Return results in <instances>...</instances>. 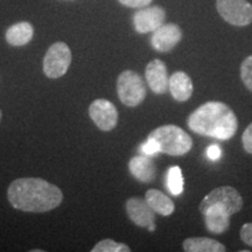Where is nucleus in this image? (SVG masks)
<instances>
[{"label":"nucleus","instance_id":"obj_28","mask_svg":"<svg viewBox=\"0 0 252 252\" xmlns=\"http://www.w3.org/2000/svg\"><path fill=\"white\" fill-rule=\"evenodd\" d=\"M40 251H42V250H32V252H40Z\"/></svg>","mask_w":252,"mask_h":252},{"label":"nucleus","instance_id":"obj_22","mask_svg":"<svg viewBox=\"0 0 252 252\" xmlns=\"http://www.w3.org/2000/svg\"><path fill=\"white\" fill-rule=\"evenodd\" d=\"M140 151H141V153L145 154V156H149V157L157 156L158 153H160L158 144L153 139H150V138H147L146 143H144L143 145H141Z\"/></svg>","mask_w":252,"mask_h":252},{"label":"nucleus","instance_id":"obj_17","mask_svg":"<svg viewBox=\"0 0 252 252\" xmlns=\"http://www.w3.org/2000/svg\"><path fill=\"white\" fill-rule=\"evenodd\" d=\"M34 30L30 23L23 21L12 25L6 32V40L9 45L20 47L27 45L30 41L33 39Z\"/></svg>","mask_w":252,"mask_h":252},{"label":"nucleus","instance_id":"obj_14","mask_svg":"<svg viewBox=\"0 0 252 252\" xmlns=\"http://www.w3.org/2000/svg\"><path fill=\"white\" fill-rule=\"evenodd\" d=\"M128 169L137 180L144 184L153 181L157 176V166L149 156L133 157L128 162Z\"/></svg>","mask_w":252,"mask_h":252},{"label":"nucleus","instance_id":"obj_11","mask_svg":"<svg viewBox=\"0 0 252 252\" xmlns=\"http://www.w3.org/2000/svg\"><path fill=\"white\" fill-rule=\"evenodd\" d=\"M126 213L135 225L149 228L156 222V213L145 200L139 197L128 198L126 202Z\"/></svg>","mask_w":252,"mask_h":252},{"label":"nucleus","instance_id":"obj_20","mask_svg":"<svg viewBox=\"0 0 252 252\" xmlns=\"http://www.w3.org/2000/svg\"><path fill=\"white\" fill-rule=\"evenodd\" d=\"M93 252H130L131 249L126 244L117 243L113 239L106 238L97 243L93 248Z\"/></svg>","mask_w":252,"mask_h":252},{"label":"nucleus","instance_id":"obj_7","mask_svg":"<svg viewBox=\"0 0 252 252\" xmlns=\"http://www.w3.org/2000/svg\"><path fill=\"white\" fill-rule=\"evenodd\" d=\"M216 8L230 25L243 27L252 23V5L248 0H217Z\"/></svg>","mask_w":252,"mask_h":252},{"label":"nucleus","instance_id":"obj_18","mask_svg":"<svg viewBox=\"0 0 252 252\" xmlns=\"http://www.w3.org/2000/svg\"><path fill=\"white\" fill-rule=\"evenodd\" d=\"M184 250L187 252H223L226 249L213 238L190 237L184 242Z\"/></svg>","mask_w":252,"mask_h":252},{"label":"nucleus","instance_id":"obj_19","mask_svg":"<svg viewBox=\"0 0 252 252\" xmlns=\"http://www.w3.org/2000/svg\"><path fill=\"white\" fill-rule=\"evenodd\" d=\"M184 176L179 166H173L167 172V188L175 196L184 191Z\"/></svg>","mask_w":252,"mask_h":252},{"label":"nucleus","instance_id":"obj_23","mask_svg":"<svg viewBox=\"0 0 252 252\" xmlns=\"http://www.w3.org/2000/svg\"><path fill=\"white\" fill-rule=\"evenodd\" d=\"M242 143H243L245 152L252 154V123L243 132V135H242Z\"/></svg>","mask_w":252,"mask_h":252},{"label":"nucleus","instance_id":"obj_2","mask_svg":"<svg viewBox=\"0 0 252 252\" xmlns=\"http://www.w3.org/2000/svg\"><path fill=\"white\" fill-rule=\"evenodd\" d=\"M189 130L204 137L229 140L236 134L238 121L235 112L222 102H207L187 119Z\"/></svg>","mask_w":252,"mask_h":252},{"label":"nucleus","instance_id":"obj_25","mask_svg":"<svg viewBox=\"0 0 252 252\" xmlns=\"http://www.w3.org/2000/svg\"><path fill=\"white\" fill-rule=\"evenodd\" d=\"M119 2H121L122 5L126 6V7L141 8L150 5L151 2H152V0H119Z\"/></svg>","mask_w":252,"mask_h":252},{"label":"nucleus","instance_id":"obj_9","mask_svg":"<svg viewBox=\"0 0 252 252\" xmlns=\"http://www.w3.org/2000/svg\"><path fill=\"white\" fill-rule=\"evenodd\" d=\"M182 39L181 28L175 24L161 25L153 32L151 37V45L157 52H171Z\"/></svg>","mask_w":252,"mask_h":252},{"label":"nucleus","instance_id":"obj_27","mask_svg":"<svg viewBox=\"0 0 252 252\" xmlns=\"http://www.w3.org/2000/svg\"><path fill=\"white\" fill-rule=\"evenodd\" d=\"M149 230H150V231H154V230H156V224H154V223H153V224H151L149 226Z\"/></svg>","mask_w":252,"mask_h":252},{"label":"nucleus","instance_id":"obj_8","mask_svg":"<svg viewBox=\"0 0 252 252\" xmlns=\"http://www.w3.org/2000/svg\"><path fill=\"white\" fill-rule=\"evenodd\" d=\"M90 118L102 131H111L118 122V111L110 100L99 98L94 100L89 108Z\"/></svg>","mask_w":252,"mask_h":252},{"label":"nucleus","instance_id":"obj_6","mask_svg":"<svg viewBox=\"0 0 252 252\" xmlns=\"http://www.w3.org/2000/svg\"><path fill=\"white\" fill-rule=\"evenodd\" d=\"M71 63V52L64 42L50 46L43 59V72L49 78H60L68 71Z\"/></svg>","mask_w":252,"mask_h":252},{"label":"nucleus","instance_id":"obj_10","mask_svg":"<svg viewBox=\"0 0 252 252\" xmlns=\"http://www.w3.org/2000/svg\"><path fill=\"white\" fill-rule=\"evenodd\" d=\"M166 18V12L159 6H151L143 8L133 15V25L135 31L140 34L150 33L158 30L163 25Z\"/></svg>","mask_w":252,"mask_h":252},{"label":"nucleus","instance_id":"obj_5","mask_svg":"<svg viewBox=\"0 0 252 252\" xmlns=\"http://www.w3.org/2000/svg\"><path fill=\"white\" fill-rule=\"evenodd\" d=\"M214 204H220L224 207L226 213L231 216L243 208V197L238 193L237 189L230 186H223V187L213 189L209 194L203 197L200 203V212L203 214L208 208Z\"/></svg>","mask_w":252,"mask_h":252},{"label":"nucleus","instance_id":"obj_15","mask_svg":"<svg viewBox=\"0 0 252 252\" xmlns=\"http://www.w3.org/2000/svg\"><path fill=\"white\" fill-rule=\"evenodd\" d=\"M168 90L173 98L178 102H186L191 97L194 91L193 82L184 71H176L169 77Z\"/></svg>","mask_w":252,"mask_h":252},{"label":"nucleus","instance_id":"obj_13","mask_svg":"<svg viewBox=\"0 0 252 252\" xmlns=\"http://www.w3.org/2000/svg\"><path fill=\"white\" fill-rule=\"evenodd\" d=\"M203 215L207 229L213 234L220 235L229 229L230 215L226 213L224 207H222L220 204H214L209 207L203 213Z\"/></svg>","mask_w":252,"mask_h":252},{"label":"nucleus","instance_id":"obj_29","mask_svg":"<svg viewBox=\"0 0 252 252\" xmlns=\"http://www.w3.org/2000/svg\"><path fill=\"white\" fill-rule=\"evenodd\" d=\"M0 119H1V111H0Z\"/></svg>","mask_w":252,"mask_h":252},{"label":"nucleus","instance_id":"obj_1","mask_svg":"<svg viewBox=\"0 0 252 252\" xmlns=\"http://www.w3.org/2000/svg\"><path fill=\"white\" fill-rule=\"evenodd\" d=\"M9 203L15 209L27 213H46L61 204V189L39 178L17 179L7 190Z\"/></svg>","mask_w":252,"mask_h":252},{"label":"nucleus","instance_id":"obj_3","mask_svg":"<svg viewBox=\"0 0 252 252\" xmlns=\"http://www.w3.org/2000/svg\"><path fill=\"white\" fill-rule=\"evenodd\" d=\"M159 146V152L172 157L187 154L193 147V139L187 132L176 125H162L149 134Z\"/></svg>","mask_w":252,"mask_h":252},{"label":"nucleus","instance_id":"obj_4","mask_svg":"<svg viewBox=\"0 0 252 252\" xmlns=\"http://www.w3.org/2000/svg\"><path fill=\"white\" fill-rule=\"evenodd\" d=\"M117 94L124 105L135 108L144 102L146 87L139 74L133 70H125L118 76Z\"/></svg>","mask_w":252,"mask_h":252},{"label":"nucleus","instance_id":"obj_26","mask_svg":"<svg viewBox=\"0 0 252 252\" xmlns=\"http://www.w3.org/2000/svg\"><path fill=\"white\" fill-rule=\"evenodd\" d=\"M220 156H222V150H220L219 145H212V146H209L207 149V157L210 160H213V161L219 160Z\"/></svg>","mask_w":252,"mask_h":252},{"label":"nucleus","instance_id":"obj_21","mask_svg":"<svg viewBox=\"0 0 252 252\" xmlns=\"http://www.w3.org/2000/svg\"><path fill=\"white\" fill-rule=\"evenodd\" d=\"M241 78L247 89L252 93V55L248 56L241 64Z\"/></svg>","mask_w":252,"mask_h":252},{"label":"nucleus","instance_id":"obj_12","mask_svg":"<svg viewBox=\"0 0 252 252\" xmlns=\"http://www.w3.org/2000/svg\"><path fill=\"white\" fill-rule=\"evenodd\" d=\"M147 84L154 94H162L168 90V71L161 60H153L147 64L145 70Z\"/></svg>","mask_w":252,"mask_h":252},{"label":"nucleus","instance_id":"obj_24","mask_svg":"<svg viewBox=\"0 0 252 252\" xmlns=\"http://www.w3.org/2000/svg\"><path fill=\"white\" fill-rule=\"evenodd\" d=\"M241 239L249 247H252V223H245L241 228Z\"/></svg>","mask_w":252,"mask_h":252},{"label":"nucleus","instance_id":"obj_16","mask_svg":"<svg viewBox=\"0 0 252 252\" xmlns=\"http://www.w3.org/2000/svg\"><path fill=\"white\" fill-rule=\"evenodd\" d=\"M145 201L149 203L154 213L161 216H169L174 213L175 204L173 201L158 189H150L145 195Z\"/></svg>","mask_w":252,"mask_h":252}]
</instances>
